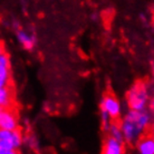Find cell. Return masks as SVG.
<instances>
[{
  "label": "cell",
  "instance_id": "1",
  "mask_svg": "<svg viewBox=\"0 0 154 154\" xmlns=\"http://www.w3.org/2000/svg\"><path fill=\"white\" fill-rule=\"evenodd\" d=\"M151 123H152V114L149 111L128 109V112L124 115L119 123L123 141L128 144L136 143V141L149 130Z\"/></svg>",
  "mask_w": 154,
  "mask_h": 154
},
{
  "label": "cell",
  "instance_id": "2",
  "mask_svg": "<svg viewBox=\"0 0 154 154\" xmlns=\"http://www.w3.org/2000/svg\"><path fill=\"white\" fill-rule=\"evenodd\" d=\"M151 100L149 86L145 82L137 81L126 94V104L131 111H144Z\"/></svg>",
  "mask_w": 154,
  "mask_h": 154
},
{
  "label": "cell",
  "instance_id": "3",
  "mask_svg": "<svg viewBox=\"0 0 154 154\" xmlns=\"http://www.w3.org/2000/svg\"><path fill=\"white\" fill-rule=\"evenodd\" d=\"M100 109L104 111L112 121H115L121 116L122 105L113 94H106L100 100Z\"/></svg>",
  "mask_w": 154,
  "mask_h": 154
},
{
  "label": "cell",
  "instance_id": "4",
  "mask_svg": "<svg viewBox=\"0 0 154 154\" xmlns=\"http://www.w3.org/2000/svg\"><path fill=\"white\" fill-rule=\"evenodd\" d=\"M23 143V134L17 130H0V144L10 149L18 150Z\"/></svg>",
  "mask_w": 154,
  "mask_h": 154
},
{
  "label": "cell",
  "instance_id": "5",
  "mask_svg": "<svg viewBox=\"0 0 154 154\" xmlns=\"http://www.w3.org/2000/svg\"><path fill=\"white\" fill-rule=\"evenodd\" d=\"M19 128V117L12 107L0 108V130Z\"/></svg>",
  "mask_w": 154,
  "mask_h": 154
},
{
  "label": "cell",
  "instance_id": "6",
  "mask_svg": "<svg viewBox=\"0 0 154 154\" xmlns=\"http://www.w3.org/2000/svg\"><path fill=\"white\" fill-rule=\"evenodd\" d=\"M10 84V59L5 51H0V87Z\"/></svg>",
  "mask_w": 154,
  "mask_h": 154
},
{
  "label": "cell",
  "instance_id": "7",
  "mask_svg": "<svg viewBox=\"0 0 154 154\" xmlns=\"http://www.w3.org/2000/svg\"><path fill=\"white\" fill-rule=\"evenodd\" d=\"M125 147H124L123 141H117L108 136L105 140L102 149V154H124Z\"/></svg>",
  "mask_w": 154,
  "mask_h": 154
},
{
  "label": "cell",
  "instance_id": "8",
  "mask_svg": "<svg viewBox=\"0 0 154 154\" xmlns=\"http://www.w3.org/2000/svg\"><path fill=\"white\" fill-rule=\"evenodd\" d=\"M136 150L139 154H154V139L152 135L141 136L136 141Z\"/></svg>",
  "mask_w": 154,
  "mask_h": 154
},
{
  "label": "cell",
  "instance_id": "9",
  "mask_svg": "<svg viewBox=\"0 0 154 154\" xmlns=\"http://www.w3.org/2000/svg\"><path fill=\"white\" fill-rule=\"evenodd\" d=\"M17 39L26 50H32L36 46V37L28 31L19 29L17 30Z\"/></svg>",
  "mask_w": 154,
  "mask_h": 154
},
{
  "label": "cell",
  "instance_id": "10",
  "mask_svg": "<svg viewBox=\"0 0 154 154\" xmlns=\"http://www.w3.org/2000/svg\"><path fill=\"white\" fill-rule=\"evenodd\" d=\"M14 100H15V95L10 86L0 87V108L12 107Z\"/></svg>",
  "mask_w": 154,
  "mask_h": 154
},
{
  "label": "cell",
  "instance_id": "11",
  "mask_svg": "<svg viewBox=\"0 0 154 154\" xmlns=\"http://www.w3.org/2000/svg\"><path fill=\"white\" fill-rule=\"evenodd\" d=\"M106 131L108 132V136H109V137L115 139V140H117V141H123V136H122V131H121L119 123H117L115 121H112L111 124L108 125Z\"/></svg>",
  "mask_w": 154,
  "mask_h": 154
},
{
  "label": "cell",
  "instance_id": "12",
  "mask_svg": "<svg viewBox=\"0 0 154 154\" xmlns=\"http://www.w3.org/2000/svg\"><path fill=\"white\" fill-rule=\"evenodd\" d=\"M0 154H19V152H18V150L10 149V147L0 144Z\"/></svg>",
  "mask_w": 154,
  "mask_h": 154
},
{
  "label": "cell",
  "instance_id": "13",
  "mask_svg": "<svg viewBox=\"0 0 154 154\" xmlns=\"http://www.w3.org/2000/svg\"><path fill=\"white\" fill-rule=\"evenodd\" d=\"M0 51H1V42H0Z\"/></svg>",
  "mask_w": 154,
  "mask_h": 154
}]
</instances>
